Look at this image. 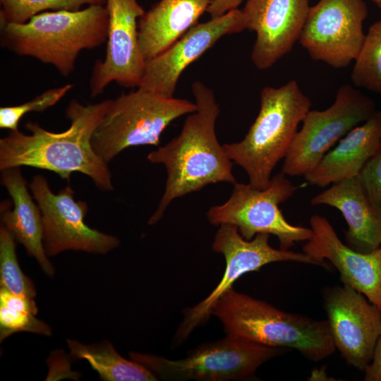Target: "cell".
<instances>
[{"mask_svg":"<svg viewBox=\"0 0 381 381\" xmlns=\"http://www.w3.org/2000/svg\"><path fill=\"white\" fill-rule=\"evenodd\" d=\"M196 109V104L188 100L138 87L111 100L92 135L93 150L109 163L128 147L158 145L162 133L174 120Z\"/></svg>","mask_w":381,"mask_h":381,"instance_id":"obj_6","label":"cell"},{"mask_svg":"<svg viewBox=\"0 0 381 381\" xmlns=\"http://www.w3.org/2000/svg\"><path fill=\"white\" fill-rule=\"evenodd\" d=\"M310 0H247L241 9L246 29L256 34L251 60L260 70L272 67L298 42Z\"/></svg>","mask_w":381,"mask_h":381,"instance_id":"obj_16","label":"cell"},{"mask_svg":"<svg viewBox=\"0 0 381 381\" xmlns=\"http://www.w3.org/2000/svg\"><path fill=\"white\" fill-rule=\"evenodd\" d=\"M110 99L86 105L73 99L66 109L69 128L61 133L28 121L25 128L9 131L0 139V169L31 167L49 170L69 181L74 172L89 176L102 190H113L108 163L93 150L92 137L106 114Z\"/></svg>","mask_w":381,"mask_h":381,"instance_id":"obj_1","label":"cell"},{"mask_svg":"<svg viewBox=\"0 0 381 381\" xmlns=\"http://www.w3.org/2000/svg\"><path fill=\"white\" fill-rule=\"evenodd\" d=\"M324 298L335 348L349 364L364 371L381 336L380 309L344 284L327 289Z\"/></svg>","mask_w":381,"mask_h":381,"instance_id":"obj_14","label":"cell"},{"mask_svg":"<svg viewBox=\"0 0 381 381\" xmlns=\"http://www.w3.org/2000/svg\"><path fill=\"white\" fill-rule=\"evenodd\" d=\"M211 315L221 321L228 336L294 349L313 362L331 356L336 349L327 320L282 311L233 288L216 301Z\"/></svg>","mask_w":381,"mask_h":381,"instance_id":"obj_4","label":"cell"},{"mask_svg":"<svg viewBox=\"0 0 381 381\" xmlns=\"http://www.w3.org/2000/svg\"><path fill=\"white\" fill-rule=\"evenodd\" d=\"M108 26L104 4L77 11H47L25 23H0L1 44L18 55L52 65L67 76L81 51L107 42Z\"/></svg>","mask_w":381,"mask_h":381,"instance_id":"obj_3","label":"cell"},{"mask_svg":"<svg viewBox=\"0 0 381 381\" xmlns=\"http://www.w3.org/2000/svg\"><path fill=\"white\" fill-rule=\"evenodd\" d=\"M375 101L351 85L340 86L327 109L309 110L284 157L282 171L286 176H305L329 150L376 111Z\"/></svg>","mask_w":381,"mask_h":381,"instance_id":"obj_9","label":"cell"},{"mask_svg":"<svg viewBox=\"0 0 381 381\" xmlns=\"http://www.w3.org/2000/svg\"><path fill=\"white\" fill-rule=\"evenodd\" d=\"M197 109L185 120L180 134L147 155L152 163L167 170L164 194L148 221L157 223L172 200L219 182L234 184L232 161L217 138L220 113L213 91L200 81L192 84Z\"/></svg>","mask_w":381,"mask_h":381,"instance_id":"obj_2","label":"cell"},{"mask_svg":"<svg viewBox=\"0 0 381 381\" xmlns=\"http://www.w3.org/2000/svg\"><path fill=\"white\" fill-rule=\"evenodd\" d=\"M243 0H212L207 13L211 18H215L224 15L228 11L238 8Z\"/></svg>","mask_w":381,"mask_h":381,"instance_id":"obj_30","label":"cell"},{"mask_svg":"<svg viewBox=\"0 0 381 381\" xmlns=\"http://www.w3.org/2000/svg\"><path fill=\"white\" fill-rule=\"evenodd\" d=\"M34 298L16 294L6 288H0V341L20 332H28L49 336L50 327L39 320Z\"/></svg>","mask_w":381,"mask_h":381,"instance_id":"obj_23","label":"cell"},{"mask_svg":"<svg viewBox=\"0 0 381 381\" xmlns=\"http://www.w3.org/2000/svg\"><path fill=\"white\" fill-rule=\"evenodd\" d=\"M1 183L11 198L13 210L1 206V222L33 257L42 271L53 277L55 268L48 259L43 244V225L40 209L29 192L20 167L1 170Z\"/></svg>","mask_w":381,"mask_h":381,"instance_id":"obj_19","label":"cell"},{"mask_svg":"<svg viewBox=\"0 0 381 381\" xmlns=\"http://www.w3.org/2000/svg\"><path fill=\"white\" fill-rule=\"evenodd\" d=\"M109 26L104 60H97L90 80L92 97L111 83L138 87L145 61L138 45V20L145 13L138 0H106Z\"/></svg>","mask_w":381,"mask_h":381,"instance_id":"obj_13","label":"cell"},{"mask_svg":"<svg viewBox=\"0 0 381 381\" xmlns=\"http://www.w3.org/2000/svg\"><path fill=\"white\" fill-rule=\"evenodd\" d=\"M381 140V111L344 136L320 163L304 176L312 186L326 187L360 174Z\"/></svg>","mask_w":381,"mask_h":381,"instance_id":"obj_20","label":"cell"},{"mask_svg":"<svg viewBox=\"0 0 381 381\" xmlns=\"http://www.w3.org/2000/svg\"><path fill=\"white\" fill-rule=\"evenodd\" d=\"M359 176L371 202L381 214V140Z\"/></svg>","mask_w":381,"mask_h":381,"instance_id":"obj_28","label":"cell"},{"mask_svg":"<svg viewBox=\"0 0 381 381\" xmlns=\"http://www.w3.org/2000/svg\"><path fill=\"white\" fill-rule=\"evenodd\" d=\"M212 0H160L138 20V45L145 61L159 55L192 27Z\"/></svg>","mask_w":381,"mask_h":381,"instance_id":"obj_21","label":"cell"},{"mask_svg":"<svg viewBox=\"0 0 381 381\" xmlns=\"http://www.w3.org/2000/svg\"><path fill=\"white\" fill-rule=\"evenodd\" d=\"M312 205H326L339 210L348 229L346 244L362 253L381 247V214L371 202L359 175L341 180L315 195Z\"/></svg>","mask_w":381,"mask_h":381,"instance_id":"obj_18","label":"cell"},{"mask_svg":"<svg viewBox=\"0 0 381 381\" xmlns=\"http://www.w3.org/2000/svg\"><path fill=\"white\" fill-rule=\"evenodd\" d=\"M354 61L351 74L353 84L381 95V20L370 26Z\"/></svg>","mask_w":381,"mask_h":381,"instance_id":"obj_24","label":"cell"},{"mask_svg":"<svg viewBox=\"0 0 381 381\" xmlns=\"http://www.w3.org/2000/svg\"><path fill=\"white\" fill-rule=\"evenodd\" d=\"M313 235L303 247V252L320 266L327 267L329 260L339 272L344 285L363 294L381 310V247L362 253L344 243L329 222L320 215L310 219Z\"/></svg>","mask_w":381,"mask_h":381,"instance_id":"obj_17","label":"cell"},{"mask_svg":"<svg viewBox=\"0 0 381 381\" xmlns=\"http://www.w3.org/2000/svg\"><path fill=\"white\" fill-rule=\"evenodd\" d=\"M269 238L267 234H258L251 240H246L236 226L229 224L219 225L212 249L224 256V273L210 294L186 312L184 320L177 332L179 341L186 339L197 326L207 320L216 301L245 273L258 271L262 266L274 262L291 261L319 265L303 252L272 248L268 243Z\"/></svg>","mask_w":381,"mask_h":381,"instance_id":"obj_12","label":"cell"},{"mask_svg":"<svg viewBox=\"0 0 381 381\" xmlns=\"http://www.w3.org/2000/svg\"><path fill=\"white\" fill-rule=\"evenodd\" d=\"M246 22L242 10L197 23L165 51L146 61L138 87L172 97L183 71L222 37L242 32Z\"/></svg>","mask_w":381,"mask_h":381,"instance_id":"obj_15","label":"cell"},{"mask_svg":"<svg viewBox=\"0 0 381 381\" xmlns=\"http://www.w3.org/2000/svg\"><path fill=\"white\" fill-rule=\"evenodd\" d=\"M73 87L72 84L46 90L32 99L14 106L0 108V128L10 131L18 130V123L28 113L42 112L55 105Z\"/></svg>","mask_w":381,"mask_h":381,"instance_id":"obj_27","label":"cell"},{"mask_svg":"<svg viewBox=\"0 0 381 381\" xmlns=\"http://www.w3.org/2000/svg\"><path fill=\"white\" fill-rule=\"evenodd\" d=\"M364 371L365 381H381V336L375 344L371 361Z\"/></svg>","mask_w":381,"mask_h":381,"instance_id":"obj_29","label":"cell"},{"mask_svg":"<svg viewBox=\"0 0 381 381\" xmlns=\"http://www.w3.org/2000/svg\"><path fill=\"white\" fill-rule=\"evenodd\" d=\"M298 188L282 171L272 176L264 189L236 182L230 198L222 205L211 207L207 217L213 225L236 226L246 240L258 234L274 235L278 238L279 248L289 250L313 235L311 228L289 223L279 209V205L291 198Z\"/></svg>","mask_w":381,"mask_h":381,"instance_id":"obj_7","label":"cell"},{"mask_svg":"<svg viewBox=\"0 0 381 381\" xmlns=\"http://www.w3.org/2000/svg\"><path fill=\"white\" fill-rule=\"evenodd\" d=\"M310 107V99L294 80L262 88L258 114L244 138L223 145L229 159L245 170L251 186L258 189L268 186Z\"/></svg>","mask_w":381,"mask_h":381,"instance_id":"obj_5","label":"cell"},{"mask_svg":"<svg viewBox=\"0 0 381 381\" xmlns=\"http://www.w3.org/2000/svg\"><path fill=\"white\" fill-rule=\"evenodd\" d=\"M372 1L377 6L381 8V0H370Z\"/></svg>","mask_w":381,"mask_h":381,"instance_id":"obj_31","label":"cell"},{"mask_svg":"<svg viewBox=\"0 0 381 381\" xmlns=\"http://www.w3.org/2000/svg\"><path fill=\"white\" fill-rule=\"evenodd\" d=\"M70 356L86 360L104 381H155V373L143 364L128 361L115 350L112 344L104 340L97 344H85L67 339Z\"/></svg>","mask_w":381,"mask_h":381,"instance_id":"obj_22","label":"cell"},{"mask_svg":"<svg viewBox=\"0 0 381 381\" xmlns=\"http://www.w3.org/2000/svg\"><path fill=\"white\" fill-rule=\"evenodd\" d=\"M28 186L41 211L43 244L48 256L69 250L104 255L119 245L116 237L92 229L85 222L88 205L74 199L70 186L54 193L47 179L36 175Z\"/></svg>","mask_w":381,"mask_h":381,"instance_id":"obj_10","label":"cell"},{"mask_svg":"<svg viewBox=\"0 0 381 381\" xmlns=\"http://www.w3.org/2000/svg\"><path fill=\"white\" fill-rule=\"evenodd\" d=\"M368 14L363 0H320L310 7L298 42L313 60L346 68L363 46Z\"/></svg>","mask_w":381,"mask_h":381,"instance_id":"obj_11","label":"cell"},{"mask_svg":"<svg viewBox=\"0 0 381 381\" xmlns=\"http://www.w3.org/2000/svg\"><path fill=\"white\" fill-rule=\"evenodd\" d=\"M282 352L278 347L227 335L218 341L198 346L183 359L169 360L135 352L130 357L163 378L226 381L251 377L262 364Z\"/></svg>","mask_w":381,"mask_h":381,"instance_id":"obj_8","label":"cell"},{"mask_svg":"<svg viewBox=\"0 0 381 381\" xmlns=\"http://www.w3.org/2000/svg\"><path fill=\"white\" fill-rule=\"evenodd\" d=\"M16 240L2 225L0 228V285L11 292L30 298L36 296L31 279L21 270L16 252Z\"/></svg>","mask_w":381,"mask_h":381,"instance_id":"obj_26","label":"cell"},{"mask_svg":"<svg viewBox=\"0 0 381 381\" xmlns=\"http://www.w3.org/2000/svg\"><path fill=\"white\" fill-rule=\"evenodd\" d=\"M105 2L106 0H0V23L22 24L44 11H77L85 5Z\"/></svg>","mask_w":381,"mask_h":381,"instance_id":"obj_25","label":"cell"}]
</instances>
